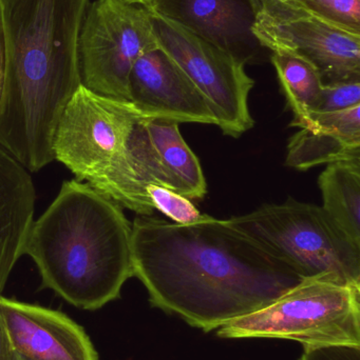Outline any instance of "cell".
<instances>
[{"mask_svg":"<svg viewBox=\"0 0 360 360\" xmlns=\"http://www.w3.org/2000/svg\"><path fill=\"white\" fill-rule=\"evenodd\" d=\"M131 260L152 307L205 333L264 308L302 281L228 220L207 214L187 224L137 215Z\"/></svg>","mask_w":360,"mask_h":360,"instance_id":"1","label":"cell"},{"mask_svg":"<svg viewBox=\"0 0 360 360\" xmlns=\"http://www.w3.org/2000/svg\"><path fill=\"white\" fill-rule=\"evenodd\" d=\"M88 6L89 0H0V146L29 172L55 160L57 124L82 84L78 37Z\"/></svg>","mask_w":360,"mask_h":360,"instance_id":"2","label":"cell"},{"mask_svg":"<svg viewBox=\"0 0 360 360\" xmlns=\"http://www.w3.org/2000/svg\"><path fill=\"white\" fill-rule=\"evenodd\" d=\"M25 255L35 262L42 288L75 308L99 310L120 298L133 277L131 224L109 197L66 180L32 224Z\"/></svg>","mask_w":360,"mask_h":360,"instance_id":"3","label":"cell"},{"mask_svg":"<svg viewBox=\"0 0 360 360\" xmlns=\"http://www.w3.org/2000/svg\"><path fill=\"white\" fill-rule=\"evenodd\" d=\"M228 222L302 279L328 277L360 287V245L318 205L289 198Z\"/></svg>","mask_w":360,"mask_h":360,"instance_id":"4","label":"cell"},{"mask_svg":"<svg viewBox=\"0 0 360 360\" xmlns=\"http://www.w3.org/2000/svg\"><path fill=\"white\" fill-rule=\"evenodd\" d=\"M225 340H294L304 347L360 345V287L302 279L268 306L217 330Z\"/></svg>","mask_w":360,"mask_h":360,"instance_id":"5","label":"cell"},{"mask_svg":"<svg viewBox=\"0 0 360 360\" xmlns=\"http://www.w3.org/2000/svg\"><path fill=\"white\" fill-rule=\"evenodd\" d=\"M95 190L137 215L152 216L145 188L154 184L190 199H202L207 184L202 167L180 133L179 124L141 118L124 156L107 172L87 180Z\"/></svg>","mask_w":360,"mask_h":360,"instance_id":"6","label":"cell"},{"mask_svg":"<svg viewBox=\"0 0 360 360\" xmlns=\"http://www.w3.org/2000/svg\"><path fill=\"white\" fill-rule=\"evenodd\" d=\"M158 46L146 6L125 0H95L87 8L78 37L80 82L97 94L129 101L133 65Z\"/></svg>","mask_w":360,"mask_h":360,"instance_id":"7","label":"cell"},{"mask_svg":"<svg viewBox=\"0 0 360 360\" xmlns=\"http://www.w3.org/2000/svg\"><path fill=\"white\" fill-rule=\"evenodd\" d=\"M144 117L131 101L80 84L59 118L53 152L78 181L107 172L124 156L131 131Z\"/></svg>","mask_w":360,"mask_h":360,"instance_id":"8","label":"cell"},{"mask_svg":"<svg viewBox=\"0 0 360 360\" xmlns=\"http://www.w3.org/2000/svg\"><path fill=\"white\" fill-rule=\"evenodd\" d=\"M151 13V12H150ZM158 46L196 84L224 135L238 139L254 127L249 96L255 82L245 65L225 51L151 13Z\"/></svg>","mask_w":360,"mask_h":360,"instance_id":"9","label":"cell"},{"mask_svg":"<svg viewBox=\"0 0 360 360\" xmlns=\"http://www.w3.org/2000/svg\"><path fill=\"white\" fill-rule=\"evenodd\" d=\"M253 31L264 49L309 61L323 84L360 80V35L349 33L289 0H259Z\"/></svg>","mask_w":360,"mask_h":360,"instance_id":"10","label":"cell"},{"mask_svg":"<svg viewBox=\"0 0 360 360\" xmlns=\"http://www.w3.org/2000/svg\"><path fill=\"white\" fill-rule=\"evenodd\" d=\"M129 101L144 117L177 124H216L204 95L160 46L139 57L128 80Z\"/></svg>","mask_w":360,"mask_h":360,"instance_id":"11","label":"cell"},{"mask_svg":"<svg viewBox=\"0 0 360 360\" xmlns=\"http://www.w3.org/2000/svg\"><path fill=\"white\" fill-rule=\"evenodd\" d=\"M146 8L244 65L263 53L253 31L259 10L254 0H154Z\"/></svg>","mask_w":360,"mask_h":360,"instance_id":"12","label":"cell"},{"mask_svg":"<svg viewBox=\"0 0 360 360\" xmlns=\"http://www.w3.org/2000/svg\"><path fill=\"white\" fill-rule=\"evenodd\" d=\"M0 317L23 360H99L82 327L63 313L0 295Z\"/></svg>","mask_w":360,"mask_h":360,"instance_id":"13","label":"cell"},{"mask_svg":"<svg viewBox=\"0 0 360 360\" xmlns=\"http://www.w3.org/2000/svg\"><path fill=\"white\" fill-rule=\"evenodd\" d=\"M285 165L306 171L321 165L360 162V110L312 112L294 124Z\"/></svg>","mask_w":360,"mask_h":360,"instance_id":"14","label":"cell"},{"mask_svg":"<svg viewBox=\"0 0 360 360\" xmlns=\"http://www.w3.org/2000/svg\"><path fill=\"white\" fill-rule=\"evenodd\" d=\"M29 171L0 146V295L21 256L35 213Z\"/></svg>","mask_w":360,"mask_h":360,"instance_id":"15","label":"cell"},{"mask_svg":"<svg viewBox=\"0 0 360 360\" xmlns=\"http://www.w3.org/2000/svg\"><path fill=\"white\" fill-rule=\"evenodd\" d=\"M318 184L323 211L355 245H360V162L328 165Z\"/></svg>","mask_w":360,"mask_h":360,"instance_id":"16","label":"cell"},{"mask_svg":"<svg viewBox=\"0 0 360 360\" xmlns=\"http://www.w3.org/2000/svg\"><path fill=\"white\" fill-rule=\"evenodd\" d=\"M271 63L276 70L287 105L294 113L290 124L293 126L314 111L323 91V80L317 70L297 55L272 52Z\"/></svg>","mask_w":360,"mask_h":360,"instance_id":"17","label":"cell"},{"mask_svg":"<svg viewBox=\"0 0 360 360\" xmlns=\"http://www.w3.org/2000/svg\"><path fill=\"white\" fill-rule=\"evenodd\" d=\"M327 22L360 35V0H289Z\"/></svg>","mask_w":360,"mask_h":360,"instance_id":"18","label":"cell"},{"mask_svg":"<svg viewBox=\"0 0 360 360\" xmlns=\"http://www.w3.org/2000/svg\"><path fill=\"white\" fill-rule=\"evenodd\" d=\"M145 195L154 211L156 210L161 212L175 224H192L202 216L192 202V199L165 186L148 184L145 188Z\"/></svg>","mask_w":360,"mask_h":360,"instance_id":"19","label":"cell"},{"mask_svg":"<svg viewBox=\"0 0 360 360\" xmlns=\"http://www.w3.org/2000/svg\"><path fill=\"white\" fill-rule=\"evenodd\" d=\"M356 105H360V80H347L323 84L318 103L313 112L342 111Z\"/></svg>","mask_w":360,"mask_h":360,"instance_id":"20","label":"cell"},{"mask_svg":"<svg viewBox=\"0 0 360 360\" xmlns=\"http://www.w3.org/2000/svg\"><path fill=\"white\" fill-rule=\"evenodd\" d=\"M299 360H360V345L304 347Z\"/></svg>","mask_w":360,"mask_h":360,"instance_id":"21","label":"cell"},{"mask_svg":"<svg viewBox=\"0 0 360 360\" xmlns=\"http://www.w3.org/2000/svg\"><path fill=\"white\" fill-rule=\"evenodd\" d=\"M14 351L11 348L10 342L6 336L1 317H0V360H11Z\"/></svg>","mask_w":360,"mask_h":360,"instance_id":"22","label":"cell"},{"mask_svg":"<svg viewBox=\"0 0 360 360\" xmlns=\"http://www.w3.org/2000/svg\"><path fill=\"white\" fill-rule=\"evenodd\" d=\"M4 82H6V57H4V46L0 33V103L4 95Z\"/></svg>","mask_w":360,"mask_h":360,"instance_id":"23","label":"cell"},{"mask_svg":"<svg viewBox=\"0 0 360 360\" xmlns=\"http://www.w3.org/2000/svg\"><path fill=\"white\" fill-rule=\"evenodd\" d=\"M125 1L131 2V4H139V6H148L150 4H152L154 0H125Z\"/></svg>","mask_w":360,"mask_h":360,"instance_id":"24","label":"cell"},{"mask_svg":"<svg viewBox=\"0 0 360 360\" xmlns=\"http://www.w3.org/2000/svg\"><path fill=\"white\" fill-rule=\"evenodd\" d=\"M11 360H23V359H21L20 357L17 356V355L15 354V353H14V354H13L12 359H11Z\"/></svg>","mask_w":360,"mask_h":360,"instance_id":"25","label":"cell"},{"mask_svg":"<svg viewBox=\"0 0 360 360\" xmlns=\"http://www.w3.org/2000/svg\"><path fill=\"white\" fill-rule=\"evenodd\" d=\"M254 1H255V2H256V4H258V6H260V2H259V0H254Z\"/></svg>","mask_w":360,"mask_h":360,"instance_id":"26","label":"cell"}]
</instances>
